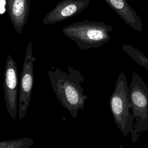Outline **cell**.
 Masks as SVG:
<instances>
[{
    "label": "cell",
    "instance_id": "obj_1",
    "mask_svg": "<svg viewBox=\"0 0 148 148\" xmlns=\"http://www.w3.org/2000/svg\"><path fill=\"white\" fill-rule=\"evenodd\" d=\"M68 72L60 68L51 67L48 71L50 83L57 99L72 117L76 119L80 110H83L87 95L84 94L82 84L84 76L73 66H67Z\"/></svg>",
    "mask_w": 148,
    "mask_h": 148
},
{
    "label": "cell",
    "instance_id": "obj_2",
    "mask_svg": "<svg viewBox=\"0 0 148 148\" xmlns=\"http://www.w3.org/2000/svg\"><path fill=\"white\" fill-rule=\"evenodd\" d=\"M113 27L103 22L83 20L64 27L62 32L81 50L97 48L110 41Z\"/></svg>",
    "mask_w": 148,
    "mask_h": 148
},
{
    "label": "cell",
    "instance_id": "obj_3",
    "mask_svg": "<svg viewBox=\"0 0 148 148\" xmlns=\"http://www.w3.org/2000/svg\"><path fill=\"white\" fill-rule=\"evenodd\" d=\"M109 105L114 122L121 134L127 137L132 130L134 118L130 113L131 103L127 77L121 72L116 82L114 89L109 99Z\"/></svg>",
    "mask_w": 148,
    "mask_h": 148
},
{
    "label": "cell",
    "instance_id": "obj_4",
    "mask_svg": "<svg viewBox=\"0 0 148 148\" xmlns=\"http://www.w3.org/2000/svg\"><path fill=\"white\" fill-rule=\"evenodd\" d=\"M128 87L131 114L135 120L130 132L131 139L135 143L140 134L148 130V87L139 75L134 72Z\"/></svg>",
    "mask_w": 148,
    "mask_h": 148
},
{
    "label": "cell",
    "instance_id": "obj_5",
    "mask_svg": "<svg viewBox=\"0 0 148 148\" xmlns=\"http://www.w3.org/2000/svg\"><path fill=\"white\" fill-rule=\"evenodd\" d=\"M36 58L32 53V43H28L22 66V71L18 87V120H22L28 111L29 106L32 87L34 82V62Z\"/></svg>",
    "mask_w": 148,
    "mask_h": 148
},
{
    "label": "cell",
    "instance_id": "obj_6",
    "mask_svg": "<svg viewBox=\"0 0 148 148\" xmlns=\"http://www.w3.org/2000/svg\"><path fill=\"white\" fill-rule=\"evenodd\" d=\"M18 84L17 62L10 54H8L4 69L3 85L6 109L13 120L16 119L18 113Z\"/></svg>",
    "mask_w": 148,
    "mask_h": 148
},
{
    "label": "cell",
    "instance_id": "obj_7",
    "mask_svg": "<svg viewBox=\"0 0 148 148\" xmlns=\"http://www.w3.org/2000/svg\"><path fill=\"white\" fill-rule=\"evenodd\" d=\"M90 0H62L43 18L42 24L50 25L67 20L83 12Z\"/></svg>",
    "mask_w": 148,
    "mask_h": 148
},
{
    "label": "cell",
    "instance_id": "obj_8",
    "mask_svg": "<svg viewBox=\"0 0 148 148\" xmlns=\"http://www.w3.org/2000/svg\"><path fill=\"white\" fill-rule=\"evenodd\" d=\"M6 9L15 31L20 34L28 21L31 1L6 0Z\"/></svg>",
    "mask_w": 148,
    "mask_h": 148
},
{
    "label": "cell",
    "instance_id": "obj_9",
    "mask_svg": "<svg viewBox=\"0 0 148 148\" xmlns=\"http://www.w3.org/2000/svg\"><path fill=\"white\" fill-rule=\"evenodd\" d=\"M104 1L128 25L139 32L142 31L143 29L142 20L127 0Z\"/></svg>",
    "mask_w": 148,
    "mask_h": 148
},
{
    "label": "cell",
    "instance_id": "obj_10",
    "mask_svg": "<svg viewBox=\"0 0 148 148\" xmlns=\"http://www.w3.org/2000/svg\"><path fill=\"white\" fill-rule=\"evenodd\" d=\"M34 144L31 138H18L0 141V148H29Z\"/></svg>",
    "mask_w": 148,
    "mask_h": 148
},
{
    "label": "cell",
    "instance_id": "obj_11",
    "mask_svg": "<svg viewBox=\"0 0 148 148\" xmlns=\"http://www.w3.org/2000/svg\"><path fill=\"white\" fill-rule=\"evenodd\" d=\"M140 65L143 66V68H145L148 71V57H146V58L143 60V62H142V64Z\"/></svg>",
    "mask_w": 148,
    "mask_h": 148
}]
</instances>
